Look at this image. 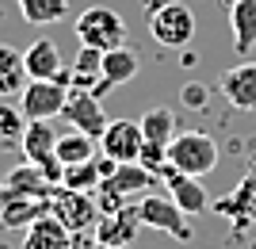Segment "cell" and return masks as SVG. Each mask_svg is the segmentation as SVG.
Here are the masks:
<instances>
[{
    "label": "cell",
    "mask_w": 256,
    "mask_h": 249,
    "mask_svg": "<svg viewBox=\"0 0 256 249\" xmlns=\"http://www.w3.org/2000/svg\"><path fill=\"white\" fill-rule=\"evenodd\" d=\"M168 165H176L180 173L203 180L206 173L218 169V142L210 134H203V130H180L168 142Z\"/></svg>",
    "instance_id": "1"
},
{
    "label": "cell",
    "mask_w": 256,
    "mask_h": 249,
    "mask_svg": "<svg viewBox=\"0 0 256 249\" xmlns=\"http://www.w3.org/2000/svg\"><path fill=\"white\" fill-rule=\"evenodd\" d=\"M76 39L84 46H96V50H115V46H126V20L118 16L115 8H104V4H92L76 16Z\"/></svg>",
    "instance_id": "2"
},
{
    "label": "cell",
    "mask_w": 256,
    "mask_h": 249,
    "mask_svg": "<svg viewBox=\"0 0 256 249\" xmlns=\"http://www.w3.org/2000/svg\"><path fill=\"white\" fill-rule=\"evenodd\" d=\"M138 215H142V226H153V230H160V234H168V238L184 241V245L195 238L192 222H188V211H184L168 192L164 195L160 192H146L142 203H138Z\"/></svg>",
    "instance_id": "3"
},
{
    "label": "cell",
    "mask_w": 256,
    "mask_h": 249,
    "mask_svg": "<svg viewBox=\"0 0 256 249\" xmlns=\"http://www.w3.org/2000/svg\"><path fill=\"white\" fill-rule=\"evenodd\" d=\"M150 35L157 39L160 46H168V50H180L195 39V16L188 4L180 0H164L160 8L150 12Z\"/></svg>",
    "instance_id": "4"
},
{
    "label": "cell",
    "mask_w": 256,
    "mask_h": 249,
    "mask_svg": "<svg viewBox=\"0 0 256 249\" xmlns=\"http://www.w3.org/2000/svg\"><path fill=\"white\" fill-rule=\"evenodd\" d=\"M54 215L62 218L73 234H88L100 222V203L92 192H73V188L58 184V192H54Z\"/></svg>",
    "instance_id": "5"
},
{
    "label": "cell",
    "mask_w": 256,
    "mask_h": 249,
    "mask_svg": "<svg viewBox=\"0 0 256 249\" xmlns=\"http://www.w3.org/2000/svg\"><path fill=\"white\" fill-rule=\"evenodd\" d=\"M65 104H69V85L62 81H27V88L20 92V108L27 119L65 115Z\"/></svg>",
    "instance_id": "6"
},
{
    "label": "cell",
    "mask_w": 256,
    "mask_h": 249,
    "mask_svg": "<svg viewBox=\"0 0 256 249\" xmlns=\"http://www.w3.org/2000/svg\"><path fill=\"white\" fill-rule=\"evenodd\" d=\"M142 146H146V134H142V123H134V119H115V123H107V130L100 134V153L111 157L115 165L138 161Z\"/></svg>",
    "instance_id": "7"
},
{
    "label": "cell",
    "mask_w": 256,
    "mask_h": 249,
    "mask_svg": "<svg viewBox=\"0 0 256 249\" xmlns=\"http://www.w3.org/2000/svg\"><path fill=\"white\" fill-rule=\"evenodd\" d=\"M157 176L164 180V192H168L172 199L188 211V215H203V211H210V207H214V199L206 195V188H203V180H199V176L180 173L176 165H164Z\"/></svg>",
    "instance_id": "8"
},
{
    "label": "cell",
    "mask_w": 256,
    "mask_h": 249,
    "mask_svg": "<svg viewBox=\"0 0 256 249\" xmlns=\"http://www.w3.org/2000/svg\"><path fill=\"white\" fill-rule=\"evenodd\" d=\"M65 119L73 130H84L92 138H100L107 130V115H104V104H100L96 92L88 88H69V104H65Z\"/></svg>",
    "instance_id": "9"
},
{
    "label": "cell",
    "mask_w": 256,
    "mask_h": 249,
    "mask_svg": "<svg viewBox=\"0 0 256 249\" xmlns=\"http://www.w3.org/2000/svg\"><path fill=\"white\" fill-rule=\"evenodd\" d=\"M138 230H142V215H138V203H130L122 211H115V215H100L96 241L104 249H126L130 241L138 238Z\"/></svg>",
    "instance_id": "10"
},
{
    "label": "cell",
    "mask_w": 256,
    "mask_h": 249,
    "mask_svg": "<svg viewBox=\"0 0 256 249\" xmlns=\"http://www.w3.org/2000/svg\"><path fill=\"white\" fill-rule=\"evenodd\" d=\"M46 211H54V195H0V222L8 230H27Z\"/></svg>",
    "instance_id": "11"
},
{
    "label": "cell",
    "mask_w": 256,
    "mask_h": 249,
    "mask_svg": "<svg viewBox=\"0 0 256 249\" xmlns=\"http://www.w3.org/2000/svg\"><path fill=\"white\" fill-rule=\"evenodd\" d=\"M214 211H218L222 218H230L237 230L252 226L256 222V173H248L230 195H222V199L214 203Z\"/></svg>",
    "instance_id": "12"
},
{
    "label": "cell",
    "mask_w": 256,
    "mask_h": 249,
    "mask_svg": "<svg viewBox=\"0 0 256 249\" xmlns=\"http://www.w3.org/2000/svg\"><path fill=\"white\" fill-rule=\"evenodd\" d=\"M218 88L237 111H252L256 108V62H241L234 69H226L218 77Z\"/></svg>",
    "instance_id": "13"
},
{
    "label": "cell",
    "mask_w": 256,
    "mask_h": 249,
    "mask_svg": "<svg viewBox=\"0 0 256 249\" xmlns=\"http://www.w3.org/2000/svg\"><path fill=\"white\" fill-rule=\"evenodd\" d=\"M76 234L65 226L62 218L46 211L42 218H34L31 226H27V238H23V249H73Z\"/></svg>",
    "instance_id": "14"
},
{
    "label": "cell",
    "mask_w": 256,
    "mask_h": 249,
    "mask_svg": "<svg viewBox=\"0 0 256 249\" xmlns=\"http://www.w3.org/2000/svg\"><path fill=\"white\" fill-rule=\"evenodd\" d=\"M23 62H27L31 81H54V77L65 69L62 50H58V43H50V39H34V43L23 50Z\"/></svg>",
    "instance_id": "15"
},
{
    "label": "cell",
    "mask_w": 256,
    "mask_h": 249,
    "mask_svg": "<svg viewBox=\"0 0 256 249\" xmlns=\"http://www.w3.org/2000/svg\"><path fill=\"white\" fill-rule=\"evenodd\" d=\"M31 73H27V62H23V50L0 43V100H12L27 88Z\"/></svg>",
    "instance_id": "16"
},
{
    "label": "cell",
    "mask_w": 256,
    "mask_h": 249,
    "mask_svg": "<svg viewBox=\"0 0 256 249\" xmlns=\"http://www.w3.org/2000/svg\"><path fill=\"white\" fill-rule=\"evenodd\" d=\"M0 195H54V184L42 176L38 165H20L0 180Z\"/></svg>",
    "instance_id": "17"
},
{
    "label": "cell",
    "mask_w": 256,
    "mask_h": 249,
    "mask_svg": "<svg viewBox=\"0 0 256 249\" xmlns=\"http://www.w3.org/2000/svg\"><path fill=\"white\" fill-rule=\"evenodd\" d=\"M115 173V161L111 157H92V161H80V165H69L62 176V188H73V192H96L104 184V176Z\"/></svg>",
    "instance_id": "18"
},
{
    "label": "cell",
    "mask_w": 256,
    "mask_h": 249,
    "mask_svg": "<svg viewBox=\"0 0 256 249\" xmlns=\"http://www.w3.org/2000/svg\"><path fill=\"white\" fill-rule=\"evenodd\" d=\"M230 27H234V50L248 54L256 46V0H234L230 4Z\"/></svg>",
    "instance_id": "19"
},
{
    "label": "cell",
    "mask_w": 256,
    "mask_h": 249,
    "mask_svg": "<svg viewBox=\"0 0 256 249\" xmlns=\"http://www.w3.org/2000/svg\"><path fill=\"white\" fill-rule=\"evenodd\" d=\"M138 54L130 46H115V50H104V81L111 88H122L138 77Z\"/></svg>",
    "instance_id": "20"
},
{
    "label": "cell",
    "mask_w": 256,
    "mask_h": 249,
    "mask_svg": "<svg viewBox=\"0 0 256 249\" xmlns=\"http://www.w3.org/2000/svg\"><path fill=\"white\" fill-rule=\"evenodd\" d=\"M100 150V138L84 134V130H69V134H58V161L69 169V165H80V161H92Z\"/></svg>",
    "instance_id": "21"
},
{
    "label": "cell",
    "mask_w": 256,
    "mask_h": 249,
    "mask_svg": "<svg viewBox=\"0 0 256 249\" xmlns=\"http://www.w3.org/2000/svg\"><path fill=\"white\" fill-rule=\"evenodd\" d=\"M27 115H23L20 104L12 100H0V153H12L23 146V134H27Z\"/></svg>",
    "instance_id": "22"
},
{
    "label": "cell",
    "mask_w": 256,
    "mask_h": 249,
    "mask_svg": "<svg viewBox=\"0 0 256 249\" xmlns=\"http://www.w3.org/2000/svg\"><path fill=\"white\" fill-rule=\"evenodd\" d=\"M138 123H142L146 142H157V146H168V142L180 134V130H176V111L172 108H150Z\"/></svg>",
    "instance_id": "23"
},
{
    "label": "cell",
    "mask_w": 256,
    "mask_h": 249,
    "mask_svg": "<svg viewBox=\"0 0 256 249\" xmlns=\"http://www.w3.org/2000/svg\"><path fill=\"white\" fill-rule=\"evenodd\" d=\"M20 12L31 27H46L69 16V0H20Z\"/></svg>",
    "instance_id": "24"
},
{
    "label": "cell",
    "mask_w": 256,
    "mask_h": 249,
    "mask_svg": "<svg viewBox=\"0 0 256 249\" xmlns=\"http://www.w3.org/2000/svg\"><path fill=\"white\" fill-rule=\"evenodd\" d=\"M138 165H146L150 173H160V169L168 165V146H157V142H146V146H142V157H138Z\"/></svg>",
    "instance_id": "25"
},
{
    "label": "cell",
    "mask_w": 256,
    "mask_h": 249,
    "mask_svg": "<svg viewBox=\"0 0 256 249\" xmlns=\"http://www.w3.org/2000/svg\"><path fill=\"white\" fill-rule=\"evenodd\" d=\"M184 104H188V108H206V88L203 85H188L184 88Z\"/></svg>",
    "instance_id": "26"
},
{
    "label": "cell",
    "mask_w": 256,
    "mask_h": 249,
    "mask_svg": "<svg viewBox=\"0 0 256 249\" xmlns=\"http://www.w3.org/2000/svg\"><path fill=\"white\" fill-rule=\"evenodd\" d=\"M73 249H92V245H84V241L76 238V241H73ZM96 249H104V245H100V241H96Z\"/></svg>",
    "instance_id": "27"
},
{
    "label": "cell",
    "mask_w": 256,
    "mask_h": 249,
    "mask_svg": "<svg viewBox=\"0 0 256 249\" xmlns=\"http://www.w3.org/2000/svg\"><path fill=\"white\" fill-rule=\"evenodd\" d=\"M248 173H256V150H252V161H248Z\"/></svg>",
    "instance_id": "28"
}]
</instances>
